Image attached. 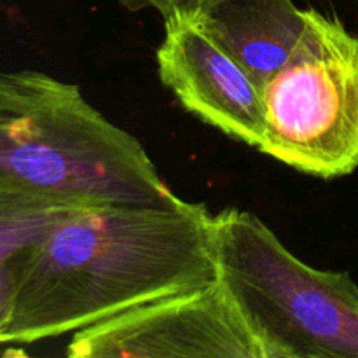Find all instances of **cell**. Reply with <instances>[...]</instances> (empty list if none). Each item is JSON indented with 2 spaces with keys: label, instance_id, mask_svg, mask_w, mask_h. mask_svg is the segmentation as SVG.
<instances>
[{
  "label": "cell",
  "instance_id": "ba28073f",
  "mask_svg": "<svg viewBox=\"0 0 358 358\" xmlns=\"http://www.w3.org/2000/svg\"><path fill=\"white\" fill-rule=\"evenodd\" d=\"M76 206L0 192V346L6 345L14 289L34 245Z\"/></svg>",
  "mask_w": 358,
  "mask_h": 358
},
{
  "label": "cell",
  "instance_id": "5b68a950",
  "mask_svg": "<svg viewBox=\"0 0 358 358\" xmlns=\"http://www.w3.org/2000/svg\"><path fill=\"white\" fill-rule=\"evenodd\" d=\"M72 358H264L219 280L182 290L72 334Z\"/></svg>",
  "mask_w": 358,
  "mask_h": 358
},
{
  "label": "cell",
  "instance_id": "8992f818",
  "mask_svg": "<svg viewBox=\"0 0 358 358\" xmlns=\"http://www.w3.org/2000/svg\"><path fill=\"white\" fill-rule=\"evenodd\" d=\"M156 62L161 83L185 110L224 135L259 149L264 135L261 87L194 14L164 17Z\"/></svg>",
  "mask_w": 358,
  "mask_h": 358
},
{
  "label": "cell",
  "instance_id": "7a4b0ae2",
  "mask_svg": "<svg viewBox=\"0 0 358 358\" xmlns=\"http://www.w3.org/2000/svg\"><path fill=\"white\" fill-rule=\"evenodd\" d=\"M0 192L59 205H161L178 198L142 143L77 84L0 70Z\"/></svg>",
  "mask_w": 358,
  "mask_h": 358
},
{
  "label": "cell",
  "instance_id": "52a82bcc",
  "mask_svg": "<svg viewBox=\"0 0 358 358\" xmlns=\"http://www.w3.org/2000/svg\"><path fill=\"white\" fill-rule=\"evenodd\" d=\"M192 14L259 87L285 65L306 28V9L292 0H210Z\"/></svg>",
  "mask_w": 358,
  "mask_h": 358
},
{
  "label": "cell",
  "instance_id": "277c9868",
  "mask_svg": "<svg viewBox=\"0 0 358 358\" xmlns=\"http://www.w3.org/2000/svg\"><path fill=\"white\" fill-rule=\"evenodd\" d=\"M261 98V152L325 180L357 170L358 37L338 17L306 9L303 37Z\"/></svg>",
  "mask_w": 358,
  "mask_h": 358
},
{
  "label": "cell",
  "instance_id": "9c48e42d",
  "mask_svg": "<svg viewBox=\"0 0 358 358\" xmlns=\"http://www.w3.org/2000/svg\"><path fill=\"white\" fill-rule=\"evenodd\" d=\"M122 7L128 10L154 9L163 17L178 13H196L210 0H119Z\"/></svg>",
  "mask_w": 358,
  "mask_h": 358
},
{
  "label": "cell",
  "instance_id": "6da1fadb",
  "mask_svg": "<svg viewBox=\"0 0 358 358\" xmlns=\"http://www.w3.org/2000/svg\"><path fill=\"white\" fill-rule=\"evenodd\" d=\"M212 219L205 206L182 198L69 210L21 268L6 345L72 336L129 308L215 282Z\"/></svg>",
  "mask_w": 358,
  "mask_h": 358
},
{
  "label": "cell",
  "instance_id": "3957f363",
  "mask_svg": "<svg viewBox=\"0 0 358 358\" xmlns=\"http://www.w3.org/2000/svg\"><path fill=\"white\" fill-rule=\"evenodd\" d=\"M217 280L264 358H358V285L292 254L255 213L213 215Z\"/></svg>",
  "mask_w": 358,
  "mask_h": 358
}]
</instances>
